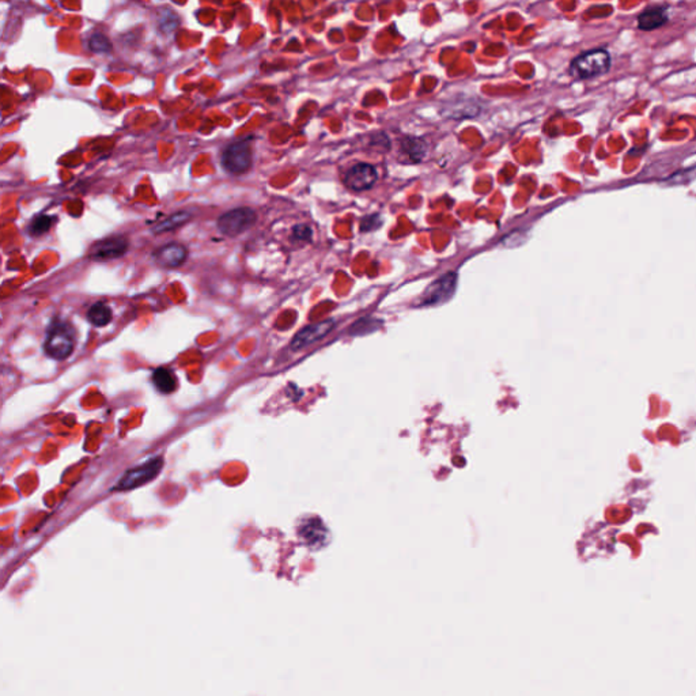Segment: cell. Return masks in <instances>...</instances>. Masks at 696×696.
<instances>
[{"mask_svg":"<svg viewBox=\"0 0 696 696\" xmlns=\"http://www.w3.org/2000/svg\"><path fill=\"white\" fill-rule=\"evenodd\" d=\"M89 48L90 50L97 53H107L112 49L111 41L104 36V34H94L89 40Z\"/></svg>","mask_w":696,"mask_h":696,"instance_id":"cell-17","label":"cell"},{"mask_svg":"<svg viewBox=\"0 0 696 696\" xmlns=\"http://www.w3.org/2000/svg\"><path fill=\"white\" fill-rule=\"evenodd\" d=\"M127 251V238L114 236L94 244V246L90 251V257L94 260H112V259L121 257Z\"/></svg>","mask_w":696,"mask_h":696,"instance_id":"cell-9","label":"cell"},{"mask_svg":"<svg viewBox=\"0 0 696 696\" xmlns=\"http://www.w3.org/2000/svg\"><path fill=\"white\" fill-rule=\"evenodd\" d=\"M187 254L188 251L185 246L180 244H168L166 246H162L158 249L154 254V257L161 267L175 268L180 267L187 260Z\"/></svg>","mask_w":696,"mask_h":696,"instance_id":"cell-10","label":"cell"},{"mask_svg":"<svg viewBox=\"0 0 696 696\" xmlns=\"http://www.w3.org/2000/svg\"><path fill=\"white\" fill-rule=\"evenodd\" d=\"M52 222L53 219L48 215H40L37 218L33 219L32 223H31V227H29V233L34 236V237H38V236H43L49 232L50 226H52Z\"/></svg>","mask_w":696,"mask_h":696,"instance_id":"cell-16","label":"cell"},{"mask_svg":"<svg viewBox=\"0 0 696 696\" xmlns=\"http://www.w3.org/2000/svg\"><path fill=\"white\" fill-rule=\"evenodd\" d=\"M223 168L233 174L248 172L252 166V150L248 142L230 144L222 156Z\"/></svg>","mask_w":696,"mask_h":696,"instance_id":"cell-5","label":"cell"},{"mask_svg":"<svg viewBox=\"0 0 696 696\" xmlns=\"http://www.w3.org/2000/svg\"><path fill=\"white\" fill-rule=\"evenodd\" d=\"M611 53L605 49H593L575 58L570 65V74L577 80L602 77L611 70Z\"/></svg>","mask_w":696,"mask_h":696,"instance_id":"cell-1","label":"cell"},{"mask_svg":"<svg viewBox=\"0 0 696 696\" xmlns=\"http://www.w3.org/2000/svg\"><path fill=\"white\" fill-rule=\"evenodd\" d=\"M112 317L113 315L111 308L102 302H97L87 312V318L94 327L108 325L112 321Z\"/></svg>","mask_w":696,"mask_h":696,"instance_id":"cell-14","label":"cell"},{"mask_svg":"<svg viewBox=\"0 0 696 696\" xmlns=\"http://www.w3.org/2000/svg\"><path fill=\"white\" fill-rule=\"evenodd\" d=\"M257 221L256 211L249 207H241L227 211L218 219V227L224 236L237 237L251 229Z\"/></svg>","mask_w":696,"mask_h":696,"instance_id":"cell-2","label":"cell"},{"mask_svg":"<svg viewBox=\"0 0 696 696\" xmlns=\"http://www.w3.org/2000/svg\"><path fill=\"white\" fill-rule=\"evenodd\" d=\"M401 151L404 153V156L408 158L410 162H419V161L425 158L426 151H428V146L420 139L407 138L401 143Z\"/></svg>","mask_w":696,"mask_h":696,"instance_id":"cell-13","label":"cell"},{"mask_svg":"<svg viewBox=\"0 0 696 696\" xmlns=\"http://www.w3.org/2000/svg\"><path fill=\"white\" fill-rule=\"evenodd\" d=\"M379 180L377 169L370 163H357L344 173L346 187L355 192L370 190Z\"/></svg>","mask_w":696,"mask_h":696,"instance_id":"cell-7","label":"cell"},{"mask_svg":"<svg viewBox=\"0 0 696 696\" xmlns=\"http://www.w3.org/2000/svg\"><path fill=\"white\" fill-rule=\"evenodd\" d=\"M380 224L381 219L379 215H369L362 222V230L364 232H371V230H374Z\"/></svg>","mask_w":696,"mask_h":696,"instance_id":"cell-19","label":"cell"},{"mask_svg":"<svg viewBox=\"0 0 696 696\" xmlns=\"http://www.w3.org/2000/svg\"><path fill=\"white\" fill-rule=\"evenodd\" d=\"M192 218L190 212L187 211H180V212H175L173 215L168 217L165 221L161 222L159 224H157L153 230L156 234H161V233H166V232H172L174 229L185 224L187 222L190 221Z\"/></svg>","mask_w":696,"mask_h":696,"instance_id":"cell-15","label":"cell"},{"mask_svg":"<svg viewBox=\"0 0 696 696\" xmlns=\"http://www.w3.org/2000/svg\"><path fill=\"white\" fill-rule=\"evenodd\" d=\"M668 7L666 6H654L645 10L638 16V28L643 32L656 31L664 26L668 22Z\"/></svg>","mask_w":696,"mask_h":696,"instance_id":"cell-11","label":"cell"},{"mask_svg":"<svg viewBox=\"0 0 696 696\" xmlns=\"http://www.w3.org/2000/svg\"><path fill=\"white\" fill-rule=\"evenodd\" d=\"M293 237L298 241H310L312 239V229L306 224H298L293 230Z\"/></svg>","mask_w":696,"mask_h":696,"instance_id":"cell-18","label":"cell"},{"mask_svg":"<svg viewBox=\"0 0 696 696\" xmlns=\"http://www.w3.org/2000/svg\"><path fill=\"white\" fill-rule=\"evenodd\" d=\"M44 349H45L48 357H50L56 361L67 359L74 351L72 331L68 330L67 325H62V324L55 325L48 335Z\"/></svg>","mask_w":696,"mask_h":696,"instance_id":"cell-4","label":"cell"},{"mask_svg":"<svg viewBox=\"0 0 696 696\" xmlns=\"http://www.w3.org/2000/svg\"><path fill=\"white\" fill-rule=\"evenodd\" d=\"M456 286H457V275L455 272H449L443 275L428 286L420 298V305L433 306L450 300L452 295L455 294Z\"/></svg>","mask_w":696,"mask_h":696,"instance_id":"cell-6","label":"cell"},{"mask_svg":"<svg viewBox=\"0 0 696 696\" xmlns=\"http://www.w3.org/2000/svg\"><path fill=\"white\" fill-rule=\"evenodd\" d=\"M153 382H154V385L159 392L165 393V395L172 393L177 388V380H175L173 373L168 369H163V367H159L153 373Z\"/></svg>","mask_w":696,"mask_h":696,"instance_id":"cell-12","label":"cell"},{"mask_svg":"<svg viewBox=\"0 0 696 696\" xmlns=\"http://www.w3.org/2000/svg\"><path fill=\"white\" fill-rule=\"evenodd\" d=\"M162 464H163L162 459H150L143 462L142 465L129 469L127 474L120 479L114 490H132L151 482L161 472Z\"/></svg>","mask_w":696,"mask_h":696,"instance_id":"cell-3","label":"cell"},{"mask_svg":"<svg viewBox=\"0 0 696 696\" xmlns=\"http://www.w3.org/2000/svg\"><path fill=\"white\" fill-rule=\"evenodd\" d=\"M333 328H335L333 320H327L322 322H317V324L305 327L291 340V349L300 351L302 348L308 347V346L316 343L318 340L324 339L328 333L332 331Z\"/></svg>","mask_w":696,"mask_h":696,"instance_id":"cell-8","label":"cell"}]
</instances>
